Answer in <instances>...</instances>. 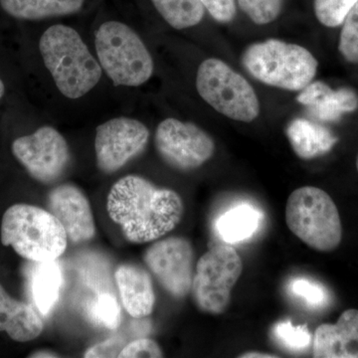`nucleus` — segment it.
<instances>
[{
  "label": "nucleus",
  "mask_w": 358,
  "mask_h": 358,
  "mask_svg": "<svg viewBox=\"0 0 358 358\" xmlns=\"http://www.w3.org/2000/svg\"><path fill=\"white\" fill-rule=\"evenodd\" d=\"M96 59L117 87H140L150 81L155 63L147 45L121 21H106L95 33Z\"/></svg>",
  "instance_id": "obj_5"
},
{
  "label": "nucleus",
  "mask_w": 358,
  "mask_h": 358,
  "mask_svg": "<svg viewBox=\"0 0 358 358\" xmlns=\"http://www.w3.org/2000/svg\"><path fill=\"white\" fill-rule=\"evenodd\" d=\"M200 2L205 10L218 22L229 23L236 16V0H200Z\"/></svg>",
  "instance_id": "obj_30"
},
{
  "label": "nucleus",
  "mask_w": 358,
  "mask_h": 358,
  "mask_svg": "<svg viewBox=\"0 0 358 358\" xmlns=\"http://www.w3.org/2000/svg\"><path fill=\"white\" fill-rule=\"evenodd\" d=\"M84 3L85 0H0L6 13L24 20L71 15L79 13Z\"/></svg>",
  "instance_id": "obj_20"
},
{
  "label": "nucleus",
  "mask_w": 358,
  "mask_h": 358,
  "mask_svg": "<svg viewBox=\"0 0 358 358\" xmlns=\"http://www.w3.org/2000/svg\"><path fill=\"white\" fill-rule=\"evenodd\" d=\"M49 211L60 221L72 243L91 241L96 235V224L89 199L71 183L53 188L48 195Z\"/></svg>",
  "instance_id": "obj_13"
},
{
  "label": "nucleus",
  "mask_w": 358,
  "mask_h": 358,
  "mask_svg": "<svg viewBox=\"0 0 358 358\" xmlns=\"http://www.w3.org/2000/svg\"><path fill=\"white\" fill-rule=\"evenodd\" d=\"M338 50L348 62L358 64V1L343 20Z\"/></svg>",
  "instance_id": "obj_27"
},
{
  "label": "nucleus",
  "mask_w": 358,
  "mask_h": 358,
  "mask_svg": "<svg viewBox=\"0 0 358 358\" xmlns=\"http://www.w3.org/2000/svg\"><path fill=\"white\" fill-rule=\"evenodd\" d=\"M286 134L294 154L303 159L327 155L338 143V138L326 127L303 117L289 122Z\"/></svg>",
  "instance_id": "obj_18"
},
{
  "label": "nucleus",
  "mask_w": 358,
  "mask_h": 358,
  "mask_svg": "<svg viewBox=\"0 0 358 358\" xmlns=\"http://www.w3.org/2000/svg\"><path fill=\"white\" fill-rule=\"evenodd\" d=\"M28 357H38V358H51V357H61L58 353L50 352V350H38L31 353Z\"/></svg>",
  "instance_id": "obj_33"
},
{
  "label": "nucleus",
  "mask_w": 358,
  "mask_h": 358,
  "mask_svg": "<svg viewBox=\"0 0 358 358\" xmlns=\"http://www.w3.org/2000/svg\"><path fill=\"white\" fill-rule=\"evenodd\" d=\"M312 348L315 358H358V310H346L336 324H320Z\"/></svg>",
  "instance_id": "obj_14"
},
{
  "label": "nucleus",
  "mask_w": 358,
  "mask_h": 358,
  "mask_svg": "<svg viewBox=\"0 0 358 358\" xmlns=\"http://www.w3.org/2000/svg\"><path fill=\"white\" fill-rule=\"evenodd\" d=\"M11 148L30 176L44 185L59 180L70 164L67 141L53 127H41L29 136L16 138Z\"/></svg>",
  "instance_id": "obj_10"
},
{
  "label": "nucleus",
  "mask_w": 358,
  "mask_h": 358,
  "mask_svg": "<svg viewBox=\"0 0 358 358\" xmlns=\"http://www.w3.org/2000/svg\"><path fill=\"white\" fill-rule=\"evenodd\" d=\"M107 210L127 240L143 244L176 229L185 213V204L173 190L157 187L141 176H127L110 188Z\"/></svg>",
  "instance_id": "obj_1"
},
{
  "label": "nucleus",
  "mask_w": 358,
  "mask_h": 358,
  "mask_svg": "<svg viewBox=\"0 0 358 358\" xmlns=\"http://www.w3.org/2000/svg\"><path fill=\"white\" fill-rule=\"evenodd\" d=\"M286 223L294 236L317 252L334 251L343 240L338 207L329 193L315 186H303L291 193Z\"/></svg>",
  "instance_id": "obj_6"
},
{
  "label": "nucleus",
  "mask_w": 358,
  "mask_h": 358,
  "mask_svg": "<svg viewBox=\"0 0 358 358\" xmlns=\"http://www.w3.org/2000/svg\"><path fill=\"white\" fill-rule=\"evenodd\" d=\"M44 324L31 305L15 300L0 285V331L18 343L38 338Z\"/></svg>",
  "instance_id": "obj_17"
},
{
  "label": "nucleus",
  "mask_w": 358,
  "mask_h": 358,
  "mask_svg": "<svg viewBox=\"0 0 358 358\" xmlns=\"http://www.w3.org/2000/svg\"><path fill=\"white\" fill-rule=\"evenodd\" d=\"M122 305L134 319L152 315L155 294L152 279L145 268L133 264H122L115 274Z\"/></svg>",
  "instance_id": "obj_16"
},
{
  "label": "nucleus",
  "mask_w": 358,
  "mask_h": 358,
  "mask_svg": "<svg viewBox=\"0 0 358 358\" xmlns=\"http://www.w3.org/2000/svg\"><path fill=\"white\" fill-rule=\"evenodd\" d=\"M157 154L173 169L194 171L213 157L215 143L210 136L189 122L167 117L155 134Z\"/></svg>",
  "instance_id": "obj_9"
},
{
  "label": "nucleus",
  "mask_w": 358,
  "mask_h": 358,
  "mask_svg": "<svg viewBox=\"0 0 358 358\" xmlns=\"http://www.w3.org/2000/svg\"><path fill=\"white\" fill-rule=\"evenodd\" d=\"M196 89L205 103L231 120L251 122L260 115L255 90L220 59L208 58L199 65Z\"/></svg>",
  "instance_id": "obj_7"
},
{
  "label": "nucleus",
  "mask_w": 358,
  "mask_h": 358,
  "mask_svg": "<svg viewBox=\"0 0 358 358\" xmlns=\"http://www.w3.org/2000/svg\"><path fill=\"white\" fill-rule=\"evenodd\" d=\"M310 114L322 122H336L358 108V96L350 89H331L322 81L310 82L296 96Z\"/></svg>",
  "instance_id": "obj_15"
},
{
  "label": "nucleus",
  "mask_w": 358,
  "mask_h": 358,
  "mask_svg": "<svg viewBox=\"0 0 358 358\" xmlns=\"http://www.w3.org/2000/svg\"><path fill=\"white\" fill-rule=\"evenodd\" d=\"M124 339L109 338L98 345L92 346L86 352V358L119 357L122 348L126 346Z\"/></svg>",
  "instance_id": "obj_31"
},
{
  "label": "nucleus",
  "mask_w": 358,
  "mask_h": 358,
  "mask_svg": "<svg viewBox=\"0 0 358 358\" xmlns=\"http://www.w3.org/2000/svg\"><path fill=\"white\" fill-rule=\"evenodd\" d=\"M91 317L96 324L106 329H117L121 324L122 312L119 301L114 294H99L91 306Z\"/></svg>",
  "instance_id": "obj_25"
},
{
  "label": "nucleus",
  "mask_w": 358,
  "mask_h": 358,
  "mask_svg": "<svg viewBox=\"0 0 358 358\" xmlns=\"http://www.w3.org/2000/svg\"><path fill=\"white\" fill-rule=\"evenodd\" d=\"M242 272L241 257L230 244L217 245L200 257L190 291L199 310L213 315L225 312Z\"/></svg>",
  "instance_id": "obj_8"
},
{
  "label": "nucleus",
  "mask_w": 358,
  "mask_h": 358,
  "mask_svg": "<svg viewBox=\"0 0 358 358\" xmlns=\"http://www.w3.org/2000/svg\"><path fill=\"white\" fill-rule=\"evenodd\" d=\"M1 243L31 262L57 260L67 249L64 227L50 211L29 204H14L3 214Z\"/></svg>",
  "instance_id": "obj_3"
},
{
  "label": "nucleus",
  "mask_w": 358,
  "mask_h": 358,
  "mask_svg": "<svg viewBox=\"0 0 358 358\" xmlns=\"http://www.w3.org/2000/svg\"><path fill=\"white\" fill-rule=\"evenodd\" d=\"M288 289L308 308H320L329 305V292L320 282L306 278H296L289 282Z\"/></svg>",
  "instance_id": "obj_24"
},
{
  "label": "nucleus",
  "mask_w": 358,
  "mask_h": 358,
  "mask_svg": "<svg viewBox=\"0 0 358 358\" xmlns=\"http://www.w3.org/2000/svg\"><path fill=\"white\" fill-rule=\"evenodd\" d=\"M242 64L254 79L268 86L300 92L317 75V59L305 47L268 39L247 47Z\"/></svg>",
  "instance_id": "obj_4"
},
{
  "label": "nucleus",
  "mask_w": 358,
  "mask_h": 358,
  "mask_svg": "<svg viewBox=\"0 0 358 358\" xmlns=\"http://www.w3.org/2000/svg\"><path fill=\"white\" fill-rule=\"evenodd\" d=\"M4 93H6V86H4L3 82L0 79V99L3 96Z\"/></svg>",
  "instance_id": "obj_34"
},
{
  "label": "nucleus",
  "mask_w": 358,
  "mask_h": 358,
  "mask_svg": "<svg viewBox=\"0 0 358 358\" xmlns=\"http://www.w3.org/2000/svg\"><path fill=\"white\" fill-rule=\"evenodd\" d=\"M284 2L285 0H238L240 9L258 25L270 24L277 20Z\"/></svg>",
  "instance_id": "obj_26"
},
{
  "label": "nucleus",
  "mask_w": 358,
  "mask_h": 358,
  "mask_svg": "<svg viewBox=\"0 0 358 358\" xmlns=\"http://www.w3.org/2000/svg\"><path fill=\"white\" fill-rule=\"evenodd\" d=\"M143 261L173 298H185L192 291L194 251L185 238L169 237L155 242L145 251Z\"/></svg>",
  "instance_id": "obj_12"
},
{
  "label": "nucleus",
  "mask_w": 358,
  "mask_h": 358,
  "mask_svg": "<svg viewBox=\"0 0 358 358\" xmlns=\"http://www.w3.org/2000/svg\"><path fill=\"white\" fill-rule=\"evenodd\" d=\"M358 0H315L313 7L317 20L327 27L343 24L346 14Z\"/></svg>",
  "instance_id": "obj_28"
},
{
  "label": "nucleus",
  "mask_w": 358,
  "mask_h": 358,
  "mask_svg": "<svg viewBox=\"0 0 358 358\" xmlns=\"http://www.w3.org/2000/svg\"><path fill=\"white\" fill-rule=\"evenodd\" d=\"M155 8L166 23L176 30L199 24L205 9L200 0H152Z\"/></svg>",
  "instance_id": "obj_22"
},
{
  "label": "nucleus",
  "mask_w": 358,
  "mask_h": 358,
  "mask_svg": "<svg viewBox=\"0 0 358 358\" xmlns=\"http://www.w3.org/2000/svg\"><path fill=\"white\" fill-rule=\"evenodd\" d=\"M240 358H278L279 355L261 352H248L240 355Z\"/></svg>",
  "instance_id": "obj_32"
},
{
  "label": "nucleus",
  "mask_w": 358,
  "mask_h": 358,
  "mask_svg": "<svg viewBox=\"0 0 358 358\" xmlns=\"http://www.w3.org/2000/svg\"><path fill=\"white\" fill-rule=\"evenodd\" d=\"M150 140L143 122L129 117H117L96 127V166L103 173H114L141 154Z\"/></svg>",
  "instance_id": "obj_11"
},
{
  "label": "nucleus",
  "mask_w": 358,
  "mask_h": 358,
  "mask_svg": "<svg viewBox=\"0 0 358 358\" xmlns=\"http://www.w3.org/2000/svg\"><path fill=\"white\" fill-rule=\"evenodd\" d=\"M262 221V213L250 204H241L226 211L217 219L215 231L227 244L245 241L255 234Z\"/></svg>",
  "instance_id": "obj_21"
},
{
  "label": "nucleus",
  "mask_w": 358,
  "mask_h": 358,
  "mask_svg": "<svg viewBox=\"0 0 358 358\" xmlns=\"http://www.w3.org/2000/svg\"><path fill=\"white\" fill-rule=\"evenodd\" d=\"M120 358L164 357L162 348L154 339L138 338L128 343L119 355Z\"/></svg>",
  "instance_id": "obj_29"
},
{
  "label": "nucleus",
  "mask_w": 358,
  "mask_h": 358,
  "mask_svg": "<svg viewBox=\"0 0 358 358\" xmlns=\"http://www.w3.org/2000/svg\"><path fill=\"white\" fill-rule=\"evenodd\" d=\"M30 289L35 306L43 315H49L58 303L63 275L57 261L34 262Z\"/></svg>",
  "instance_id": "obj_19"
},
{
  "label": "nucleus",
  "mask_w": 358,
  "mask_h": 358,
  "mask_svg": "<svg viewBox=\"0 0 358 358\" xmlns=\"http://www.w3.org/2000/svg\"><path fill=\"white\" fill-rule=\"evenodd\" d=\"M357 173H358V155H357Z\"/></svg>",
  "instance_id": "obj_35"
},
{
  "label": "nucleus",
  "mask_w": 358,
  "mask_h": 358,
  "mask_svg": "<svg viewBox=\"0 0 358 358\" xmlns=\"http://www.w3.org/2000/svg\"><path fill=\"white\" fill-rule=\"evenodd\" d=\"M39 51L59 92L71 100L86 96L102 78L98 59L71 26L47 28L39 40Z\"/></svg>",
  "instance_id": "obj_2"
},
{
  "label": "nucleus",
  "mask_w": 358,
  "mask_h": 358,
  "mask_svg": "<svg viewBox=\"0 0 358 358\" xmlns=\"http://www.w3.org/2000/svg\"><path fill=\"white\" fill-rule=\"evenodd\" d=\"M271 334L289 352H303L312 345L313 336L307 326L294 327L289 320L277 322Z\"/></svg>",
  "instance_id": "obj_23"
}]
</instances>
